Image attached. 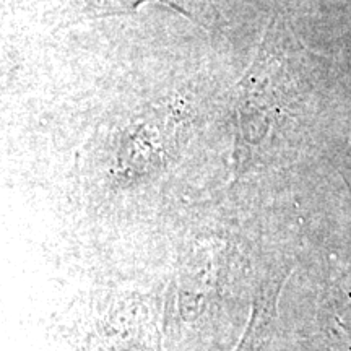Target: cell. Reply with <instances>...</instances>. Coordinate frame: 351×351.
Masks as SVG:
<instances>
[{
    "label": "cell",
    "instance_id": "obj_1",
    "mask_svg": "<svg viewBox=\"0 0 351 351\" xmlns=\"http://www.w3.org/2000/svg\"><path fill=\"white\" fill-rule=\"evenodd\" d=\"M90 2L98 12L114 13L130 10L132 7H135L142 0H90ZM165 2L181 8V10H186L191 15H200L202 10H205L207 0H165Z\"/></svg>",
    "mask_w": 351,
    "mask_h": 351
}]
</instances>
